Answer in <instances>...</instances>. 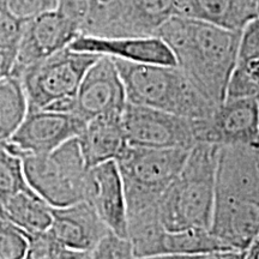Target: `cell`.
<instances>
[{
	"label": "cell",
	"mask_w": 259,
	"mask_h": 259,
	"mask_svg": "<svg viewBox=\"0 0 259 259\" xmlns=\"http://www.w3.org/2000/svg\"><path fill=\"white\" fill-rule=\"evenodd\" d=\"M156 36L169 47L177 66L197 90L212 105H221L236 63L240 31L173 16Z\"/></svg>",
	"instance_id": "cell-1"
},
{
	"label": "cell",
	"mask_w": 259,
	"mask_h": 259,
	"mask_svg": "<svg viewBox=\"0 0 259 259\" xmlns=\"http://www.w3.org/2000/svg\"><path fill=\"white\" fill-rule=\"evenodd\" d=\"M210 232L245 252L259 233V145H220Z\"/></svg>",
	"instance_id": "cell-2"
},
{
	"label": "cell",
	"mask_w": 259,
	"mask_h": 259,
	"mask_svg": "<svg viewBox=\"0 0 259 259\" xmlns=\"http://www.w3.org/2000/svg\"><path fill=\"white\" fill-rule=\"evenodd\" d=\"M220 145L200 142L191 149L180 173L158 202L166 231L210 228L215 203Z\"/></svg>",
	"instance_id": "cell-3"
},
{
	"label": "cell",
	"mask_w": 259,
	"mask_h": 259,
	"mask_svg": "<svg viewBox=\"0 0 259 259\" xmlns=\"http://www.w3.org/2000/svg\"><path fill=\"white\" fill-rule=\"evenodd\" d=\"M128 103L187 119H209L216 111L178 66L113 59Z\"/></svg>",
	"instance_id": "cell-4"
},
{
	"label": "cell",
	"mask_w": 259,
	"mask_h": 259,
	"mask_svg": "<svg viewBox=\"0 0 259 259\" xmlns=\"http://www.w3.org/2000/svg\"><path fill=\"white\" fill-rule=\"evenodd\" d=\"M189 153L187 149L126 147L115 161L124 181L127 215L158 206Z\"/></svg>",
	"instance_id": "cell-5"
},
{
	"label": "cell",
	"mask_w": 259,
	"mask_h": 259,
	"mask_svg": "<svg viewBox=\"0 0 259 259\" xmlns=\"http://www.w3.org/2000/svg\"><path fill=\"white\" fill-rule=\"evenodd\" d=\"M29 186L52 208H65L84 200L88 168L78 138H72L47 155H24Z\"/></svg>",
	"instance_id": "cell-6"
},
{
	"label": "cell",
	"mask_w": 259,
	"mask_h": 259,
	"mask_svg": "<svg viewBox=\"0 0 259 259\" xmlns=\"http://www.w3.org/2000/svg\"><path fill=\"white\" fill-rule=\"evenodd\" d=\"M101 56L65 48L18 74L28 100V111L47 109L76 95L89 67Z\"/></svg>",
	"instance_id": "cell-7"
},
{
	"label": "cell",
	"mask_w": 259,
	"mask_h": 259,
	"mask_svg": "<svg viewBox=\"0 0 259 259\" xmlns=\"http://www.w3.org/2000/svg\"><path fill=\"white\" fill-rule=\"evenodd\" d=\"M177 15V0H107L100 3L85 31L80 35L156 36L158 29Z\"/></svg>",
	"instance_id": "cell-8"
},
{
	"label": "cell",
	"mask_w": 259,
	"mask_h": 259,
	"mask_svg": "<svg viewBox=\"0 0 259 259\" xmlns=\"http://www.w3.org/2000/svg\"><path fill=\"white\" fill-rule=\"evenodd\" d=\"M121 118L126 139L132 147L191 150L199 143L203 119L183 118L128 102Z\"/></svg>",
	"instance_id": "cell-9"
},
{
	"label": "cell",
	"mask_w": 259,
	"mask_h": 259,
	"mask_svg": "<svg viewBox=\"0 0 259 259\" xmlns=\"http://www.w3.org/2000/svg\"><path fill=\"white\" fill-rule=\"evenodd\" d=\"M127 103L125 87L112 58L101 56L84 74L69 113L83 120L106 114H121Z\"/></svg>",
	"instance_id": "cell-10"
},
{
	"label": "cell",
	"mask_w": 259,
	"mask_h": 259,
	"mask_svg": "<svg viewBox=\"0 0 259 259\" xmlns=\"http://www.w3.org/2000/svg\"><path fill=\"white\" fill-rule=\"evenodd\" d=\"M85 125V120L72 113L28 111L23 122L6 143L19 156L47 155L78 137Z\"/></svg>",
	"instance_id": "cell-11"
},
{
	"label": "cell",
	"mask_w": 259,
	"mask_h": 259,
	"mask_svg": "<svg viewBox=\"0 0 259 259\" xmlns=\"http://www.w3.org/2000/svg\"><path fill=\"white\" fill-rule=\"evenodd\" d=\"M200 142L218 145H259L257 97L226 99L209 119L202 120Z\"/></svg>",
	"instance_id": "cell-12"
},
{
	"label": "cell",
	"mask_w": 259,
	"mask_h": 259,
	"mask_svg": "<svg viewBox=\"0 0 259 259\" xmlns=\"http://www.w3.org/2000/svg\"><path fill=\"white\" fill-rule=\"evenodd\" d=\"M84 200L109 231L127 238L125 187L116 161H107L89 168L84 186Z\"/></svg>",
	"instance_id": "cell-13"
},
{
	"label": "cell",
	"mask_w": 259,
	"mask_h": 259,
	"mask_svg": "<svg viewBox=\"0 0 259 259\" xmlns=\"http://www.w3.org/2000/svg\"><path fill=\"white\" fill-rule=\"evenodd\" d=\"M79 35V31L57 10L27 22L18 45L12 76L17 77L30 65L67 48Z\"/></svg>",
	"instance_id": "cell-14"
},
{
	"label": "cell",
	"mask_w": 259,
	"mask_h": 259,
	"mask_svg": "<svg viewBox=\"0 0 259 259\" xmlns=\"http://www.w3.org/2000/svg\"><path fill=\"white\" fill-rule=\"evenodd\" d=\"M69 48L76 52L106 56L130 63L177 66V60L169 47L157 36L101 37L79 35Z\"/></svg>",
	"instance_id": "cell-15"
},
{
	"label": "cell",
	"mask_w": 259,
	"mask_h": 259,
	"mask_svg": "<svg viewBox=\"0 0 259 259\" xmlns=\"http://www.w3.org/2000/svg\"><path fill=\"white\" fill-rule=\"evenodd\" d=\"M48 232L74 251L89 253L109 231L85 200L65 208H52Z\"/></svg>",
	"instance_id": "cell-16"
},
{
	"label": "cell",
	"mask_w": 259,
	"mask_h": 259,
	"mask_svg": "<svg viewBox=\"0 0 259 259\" xmlns=\"http://www.w3.org/2000/svg\"><path fill=\"white\" fill-rule=\"evenodd\" d=\"M121 114H106L90 119L78 136L87 168L115 161L127 147Z\"/></svg>",
	"instance_id": "cell-17"
},
{
	"label": "cell",
	"mask_w": 259,
	"mask_h": 259,
	"mask_svg": "<svg viewBox=\"0 0 259 259\" xmlns=\"http://www.w3.org/2000/svg\"><path fill=\"white\" fill-rule=\"evenodd\" d=\"M177 16L241 31L257 17V0H177Z\"/></svg>",
	"instance_id": "cell-18"
},
{
	"label": "cell",
	"mask_w": 259,
	"mask_h": 259,
	"mask_svg": "<svg viewBox=\"0 0 259 259\" xmlns=\"http://www.w3.org/2000/svg\"><path fill=\"white\" fill-rule=\"evenodd\" d=\"M0 212L27 233L46 232L52 225V206L32 189L0 200Z\"/></svg>",
	"instance_id": "cell-19"
},
{
	"label": "cell",
	"mask_w": 259,
	"mask_h": 259,
	"mask_svg": "<svg viewBox=\"0 0 259 259\" xmlns=\"http://www.w3.org/2000/svg\"><path fill=\"white\" fill-rule=\"evenodd\" d=\"M27 113L28 100L21 79L15 76L0 79V143L15 135Z\"/></svg>",
	"instance_id": "cell-20"
},
{
	"label": "cell",
	"mask_w": 259,
	"mask_h": 259,
	"mask_svg": "<svg viewBox=\"0 0 259 259\" xmlns=\"http://www.w3.org/2000/svg\"><path fill=\"white\" fill-rule=\"evenodd\" d=\"M231 251L208 228H189L184 231L166 232L163 253L184 255H213Z\"/></svg>",
	"instance_id": "cell-21"
},
{
	"label": "cell",
	"mask_w": 259,
	"mask_h": 259,
	"mask_svg": "<svg viewBox=\"0 0 259 259\" xmlns=\"http://www.w3.org/2000/svg\"><path fill=\"white\" fill-rule=\"evenodd\" d=\"M31 189L25 178L23 158L8 143H0V200L12 194Z\"/></svg>",
	"instance_id": "cell-22"
},
{
	"label": "cell",
	"mask_w": 259,
	"mask_h": 259,
	"mask_svg": "<svg viewBox=\"0 0 259 259\" xmlns=\"http://www.w3.org/2000/svg\"><path fill=\"white\" fill-rule=\"evenodd\" d=\"M27 234L29 242L24 259H80L89 255L67 247L48 231Z\"/></svg>",
	"instance_id": "cell-23"
},
{
	"label": "cell",
	"mask_w": 259,
	"mask_h": 259,
	"mask_svg": "<svg viewBox=\"0 0 259 259\" xmlns=\"http://www.w3.org/2000/svg\"><path fill=\"white\" fill-rule=\"evenodd\" d=\"M28 234L0 212V259H24Z\"/></svg>",
	"instance_id": "cell-24"
},
{
	"label": "cell",
	"mask_w": 259,
	"mask_h": 259,
	"mask_svg": "<svg viewBox=\"0 0 259 259\" xmlns=\"http://www.w3.org/2000/svg\"><path fill=\"white\" fill-rule=\"evenodd\" d=\"M101 0H58L57 11L83 34Z\"/></svg>",
	"instance_id": "cell-25"
},
{
	"label": "cell",
	"mask_w": 259,
	"mask_h": 259,
	"mask_svg": "<svg viewBox=\"0 0 259 259\" xmlns=\"http://www.w3.org/2000/svg\"><path fill=\"white\" fill-rule=\"evenodd\" d=\"M89 259H137L128 238L108 231L89 252Z\"/></svg>",
	"instance_id": "cell-26"
},
{
	"label": "cell",
	"mask_w": 259,
	"mask_h": 259,
	"mask_svg": "<svg viewBox=\"0 0 259 259\" xmlns=\"http://www.w3.org/2000/svg\"><path fill=\"white\" fill-rule=\"evenodd\" d=\"M57 5L58 0H0V9L24 23L54 11Z\"/></svg>",
	"instance_id": "cell-27"
},
{
	"label": "cell",
	"mask_w": 259,
	"mask_h": 259,
	"mask_svg": "<svg viewBox=\"0 0 259 259\" xmlns=\"http://www.w3.org/2000/svg\"><path fill=\"white\" fill-rule=\"evenodd\" d=\"M25 23L0 9V46L17 48Z\"/></svg>",
	"instance_id": "cell-28"
},
{
	"label": "cell",
	"mask_w": 259,
	"mask_h": 259,
	"mask_svg": "<svg viewBox=\"0 0 259 259\" xmlns=\"http://www.w3.org/2000/svg\"><path fill=\"white\" fill-rule=\"evenodd\" d=\"M17 59V48L0 46V79L12 76Z\"/></svg>",
	"instance_id": "cell-29"
},
{
	"label": "cell",
	"mask_w": 259,
	"mask_h": 259,
	"mask_svg": "<svg viewBox=\"0 0 259 259\" xmlns=\"http://www.w3.org/2000/svg\"><path fill=\"white\" fill-rule=\"evenodd\" d=\"M206 255H184V254H157V255H150V257H143L137 259H203Z\"/></svg>",
	"instance_id": "cell-30"
},
{
	"label": "cell",
	"mask_w": 259,
	"mask_h": 259,
	"mask_svg": "<svg viewBox=\"0 0 259 259\" xmlns=\"http://www.w3.org/2000/svg\"><path fill=\"white\" fill-rule=\"evenodd\" d=\"M245 259H259V233L245 251Z\"/></svg>",
	"instance_id": "cell-31"
},
{
	"label": "cell",
	"mask_w": 259,
	"mask_h": 259,
	"mask_svg": "<svg viewBox=\"0 0 259 259\" xmlns=\"http://www.w3.org/2000/svg\"><path fill=\"white\" fill-rule=\"evenodd\" d=\"M213 255L215 259H245V252L240 251H225Z\"/></svg>",
	"instance_id": "cell-32"
},
{
	"label": "cell",
	"mask_w": 259,
	"mask_h": 259,
	"mask_svg": "<svg viewBox=\"0 0 259 259\" xmlns=\"http://www.w3.org/2000/svg\"><path fill=\"white\" fill-rule=\"evenodd\" d=\"M203 259H215V255H206V257H204Z\"/></svg>",
	"instance_id": "cell-33"
},
{
	"label": "cell",
	"mask_w": 259,
	"mask_h": 259,
	"mask_svg": "<svg viewBox=\"0 0 259 259\" xmlns=\"http://www.w3.org/2000/svg\"><path fill=\"white\" fill-rule=\"evenodd\" d=\"M257 12H258V17H259V0H257Z\"/></svg>",
	"instance_id": "cell-34"
},
{
	"label": "cell",
	"mask_w": 259,
	"mask_h": 259,
	"mask_svg": "<svg viewBox=\"0 0 259 259\" xmlns=\"http://www.w3.org/2000/svg\"><path fill=\"white\" fill-rule=\"evenodd\" d=\"M257 101H258V105H259V94L257 95Z\"/></svg>",
	"instance_id": "cell-35"
},
{
	"label": "cell",
	"mask_w": 259,
	"mask_h": 259,
	"mask_svg": "<svg viewBox=\"0 0 259 259\" xmlns=\"http://www.w3.org/2000/svg\"><path fill=\"white\" fill-rule=\"evenodd\" d=\"M80 259H89V255H88V257H84V258H80Z\"/></svg>",
	"instance_id": "cell-36"
},
{
	"label": "cell",
	"mask_w": 259,
	"mask_h": 259,
	"mask_svg": "<svg viewBox=\"0 0 259 259\" xmlns=\"http://www.w3.org/2000/svg\"><path fill=\"white\" fill-rule=\"evenodd\" d=\"M101 2H107V0H101Z\"/></svg>",
	"instance_id": "cell-37"
}]
</instances>
